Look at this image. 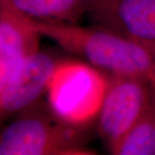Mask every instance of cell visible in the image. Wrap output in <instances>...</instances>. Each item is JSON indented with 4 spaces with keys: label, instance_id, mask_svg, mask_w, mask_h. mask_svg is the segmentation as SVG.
<instances>
[{
    "label": "cell",
    "instance_id": "obj_1",
    "mask_svg": "<svg viewBox=\"0 0 155 155\" xmlns=\"http://www.w3.org/2000/svg\"><path fill=\"white\" fill-rule=\"evenodd\" d=\"M41 35L55 41L63 49L80 56L96 68L116 76L145 78L154 87V60L138 41L111 29L87 28L78 23L37 20L30 17Z\"/></svg>",
    "mask_w": 155,
    "mask_h": 155
},
{
    "label": "cell",
    "instance_id": "obj_2",
    "mask_svg": "<svg viewBox=\"0 0 155 155\" xmlns=\"http://www.w3.org/2000/svg\"><path fill=\"white\" fill-rule=\"evenodd\" d=\"M87 126L64 120L39 101L16 116L0 135V155H92Z\"/></svg>",
    "mask_w": 155,
    "mask_h": 155
},
{
    "label": "cell",
    "instance_id": "obj_3",
    "mask_svg": "<svg viewBox=\"0 0 155 155\" xmlns=\"http://www.w3.org/2000/svg\"><path fill=\"white\" fill-rule=\"evenodd\" d=\"M109 80L84 63L61 61L50 81L48 104L67 122L87 126L98 115Z\"/></svg>",
    "mask_w": 155,
    "mask_h": 155
},
{
    "label": "cell",
    "instance_id": "obj_4",
    "mask_svg": "<svg viewBox=\"0 0 155 155\" xmlns=\"http://www.w3.org/2000/svg\"><path fill=\"white\" fill-rule=\"evenodd\" d=\"M112 76L97 115V131L110 151L138 122L154 96L153 84L145 78Z\"/></svg>",
    "mask_w": 155,
    "mask_h": 155
},
{
    "label": "cell",
    "instance_id": "obj_5",
    "mask_svg": "<svg viewBox=\"0 0 155 155\" xmlns=\"http://www.w3.org/2000/svg\"><path fill=\"white\" fill-rule=\"evenodd\" d=\"M61 61L37 52L25 61L7 83L0 86V116L5 121L37 104L48 91Z\"/></svg>",
    "mask_w": 155,
    "mask_h": 155
},
{
    "label": "cell",
    "instance_id": "obj_6",
    "mask_svg": "<svg viewBox=\"0 0 155 155\" xmlns=\"http://www.w3.org/2000/svg\"><path fill=\"white\" fill-rule=\"evenodd\" d=\"M40 35L30 17L17 10L9 0H0V86L39 52Z\"/></svg>",
    "mask_w": 155,
    "mask_h": 155
},
{
    "label": "cell",
    "instance_id": "obj_7",
    "mask_svg": "<svg viewBox=\"0 0 155 155\" xmlns=\"http://www.w3.org/2000/svg\"><path fill=\"white\" fill-rule=\"evenodd\" d=\"M104 25L140 42L155 41V0H120Z\"/></svg>",
    "mask_w": 155,
    "mask_h": 155
},
{
    "label": "cell",
    "instance_id": "obj_8",
    "mask_svg": "<svg viewBox=\"0 0 155 155\" xmlns=\"http://www.w3.org/2000/svg\"><path fill=\"white\" fill-rule=\"evenodd\" d=\"M28 17L45 21L78 23L87 11L79 0H9Z\"/></svg>",
    "mask_w": 155,
    "mask_h": 155
},
{
    "label": "cell",
    "instance_id": "obj_9",
    "mask_svg": "<svg viewBox=\"0 0 155 155\" xmlns=\"http://www.w3.org/2000/svg\"><path fill=\"white\" fill-rule=\"evenodd\" d=\"M155 138V91L142 116L110 150L115 155H153Z\"/></svg>",
    "mask_w": 155,
    "mask_h": 155
},
{
    "label": "cell",
    "instance_id": "obj_10",
    "mask_svg": "<svg viewBox=\"0 0 155 155\" xmlns=\"http://www.w3.org/2000/svg\"><path fill=\"white\" fill-rule=\"evenodd\" d=\"M86 11L101 24L110 18L120 0H79Z\"/></svg>",
    "mask_w": 155,
    "mask_h": 155
},
{
    "label": "cell",
    "instance_id": "obj_11",
    "mask_svg": "<svg viewBox=\"0 0 155 155\" xmlns=\"http://www.w3.org/2000/svg\"><path fill=\"white\" fill-rule=\"evenodd\" d=\"M143 45H145L149 51L152 53L153 57V60H154V65H155V41H152V42H140ZM154 91H155V83H154Z\"/></svg>",
    "mask_w": 155,
    "mask_h": 155
},
{
    "label": "cell",
    "instance_id": "obj_12",
    "mask_svg": "<svg viewBox=\"0 0 155 155\" xmlns=\"http://www.w3.org/2000/svg\"><path fill=\"white\" fill-rule=\"evenodd\" d=\"M153 155H155V138H154V145H153Z\"/></svg>",
    "mask_w": 155,
    "mask_h": 155
}]
</instances>
